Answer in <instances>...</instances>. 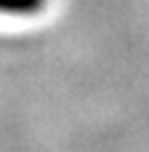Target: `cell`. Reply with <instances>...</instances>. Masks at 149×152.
<instances>
[{
  "label": "cell",
  "mask_w": 149,
  "mask_h": 152,
  "mask_svg": "<svg viewBox=\"0 0 149 152\" xmlns=\"http://www.w3.org/2000/svg\"><path fill=\"white\" fill-rule=\"evenodd\" d=\"M48 5V0H0V16H37L43 13Z\"/></svg>",
  "instance_id": "cell-1"
}]
</instances>
